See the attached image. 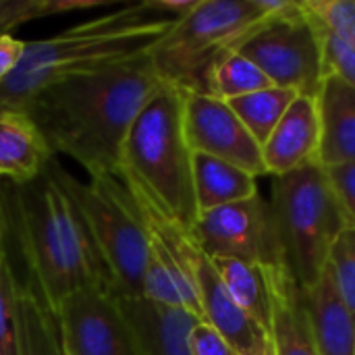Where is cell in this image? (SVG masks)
<instances>
[{
	"label": "cell",
	"mask_w": 355,
	"mask_h": 355,
	"mask_svg": "<svg viewBox=\"0 0 355 355\" xmlns=\"http://www.w3.org/2000/svg\"><path fill=\"white\" fill-rule=\"evenodd\" d=\"M166 85L150 56L54 83L37 92L23 114L54 154H67L89 177L116 175L121 146L144 106Z\"/></svg>",
	"instance_id": "obj_1"
},
{
	"label": "cell",
	"mask_w": 355,
	"mask_h": 355,
	"mask_svg": "<svg viewBox=\"0 0 355 355\" xmlns=\"http://www.w3.org/2000/svg\"><path fill=\"white\" fill-rule=\"evenodd\" d=\"M0 193L25 275L56 314L77 291H112L110 275L89 229L58 179L56 158L33 181L0 185Z\"/></svg>",
	"instance_id": "obj_2"
},
{
	"label": "cell",
	"mask_w": 355,
	"mask_h": 355,
	"mask_svg": "<svg viewBox=\"0 0 355 355\" xmlns=\"http://www.w3.org/2000/svg\"><path fill=\"white\" fill-rule=\"evenodd\" d=\"M177 19L156 10L150 0L77 23L58 35L25 42L12 75L0 83V112H23L42 89L79 75L98 73L148 54Z\"/></svg>",
	"instance_id": "obj_3"
},
{
	"label": "cell",
	"mask_w": 355,
	"mask_h": 355,
	"mask_svg": "<svg viewBox=\"0 0 355 355\" xmlns=\"http://www.w3.org/2000/svg\"><path fill=\"white\" fill-rule=\"evenodd\" d=\"M116 177L133 200L189 233L200 216L193 191V152L183 131V94L175 87L154 96L129 127Z\"/></svg>",
	"instance_id": "obj_4"
},
{
	"label": "cell",
	"mask_w": 355,
	"mask_h": 355,
	"mask_svg": "<svg viewBox=\"0 0 355 355\" xmlns=\"http://www.w3.org/2000/svg\"><path fill=\"white\" fill-rule=\"evenodd\" d=\"M285 4L287 0H200L148 52L152 69L181 94L214 96L212 75L218 62Z\"/></svg>",
	"instance_id": "obj_5"
},
{
	"label": "cell",
	"mask_w": 355,
	"mask_h": 355,
	"mask_svg": "<svg viewBox=\"0 0 355 355\" xmlns=\"http://www.w3.org/2000/svg\"><path fill=\"white\" fill-rule=\"evenodd\" d=\"M270 210L295 281L310 289L324 275L337 237L352 225L316 162L289 175L272 177Z\"/></svg>",
	"instance_id": "obj_6"
},
{
	"label": "cell",
	"mask_w": 355,
	"mask_h": 355,
	"mask_svg": "<svg viewBox=\"0 0 355 355\" xmlns=\"http://www.w3.org/2000/svg\"><path fill=\"white\" fill-rule=\"evenodd\" d=\"M58 179L75 200L112 281L114 297L141 300L150 260V235L144 214L116 175L81 183L58 164Z\"/></svg>",
	"instance_id": "obj_7"
},
{
	"label": "cell",
	"mask_w": 355,
	"mask_h": 355,
	"mask_svg": "<svg viewBox=\"0 0 355 355\" xmlns=\"http://www.w3.org/2000/svg\"><path fill=\"white\" fill-rule=\"evenodd\" d=\"M237 52L248 56L272 85L318 98L324 79L322 52L302 2H287L283 10L258 25Z\"/></svg>",
	"instance_id": "obj_8"
},
{
	"label": "cell",
	"mask_w": 355,
	"mask_h": 355,
	"mask_svg": "<svg viewBox=\"0 0 355 355\" xmlns=\"http://www.w3.org/2000/svg\"><path fill=\"white\" fill-rule=\"evenodd\" d=\"M6 237V212L0 200V355H67L58 314L27 275L15 272Z\"/></svg>",
	"instance_id": "obj_9"
},
{
	"label": "cell",
	"mask_w": 355,
	"mask_h": 355,
	"mask_svg": "<svg viewBox=\"0 0 355 355\" xmlns=\"http://www.w3.org/2000/svg\"><path fill=\"white\" fill-rule=\"evenodd\" d=\"M208 258H231L256 266H287L272 210L258 196L202 212L189 231Z\"/></svg>",
	"instance_id": "obj_10"
},
{
	"label": "cell",
	"mask_w": 355,
	"mask_h": 355,
	"mask_svg": "<svg viewBox=\"0 0 355 355\" xmlns=\"http://www.w3.org/2000/svg\"><path fill=\"white\" fill-rule=\"evenodd\" d=\"M183 131L191 152L225 160L252 177L268 175L262 146L225 100L183 94Z\"/></svg>",
	"instance_id": "obj_11"
},
{
	"label": "cell",
	"mask_w": 355,
	"mask_h": 355,
	"mask_svg": "<svg viewBox=\"0 0 355 355\" xmlns=\"http://www.w3.org/2000/svg\"><path fill=\"white\" fill-rule=\"evenodd\" d=\"M58 322L67 355H139L112 291L73 293L60 306Z\"/></svg>",
	"instance_id": "obj_12"
},
{
	"label": "cell",
	"mask_w": 355,
	"mask_h": 355,
	"mask_svg": "<svg viewBox=\"0 0 355 355\" xmlns=\"http://www.w3.org/2000/svg\"><path fill=\"white\" fill-rule=\"evenodd\" d=\"M193 279L202 304L204 322L220 333L237 355H270V335L248 314L227 291L212 260L196 245L191 256Z\"/></svg>",
	"instance_id": "obj_13"
},
{
	"label": "cell",
	"mask_w": 355,
	"mask_h": 355,
	"mask_svg": "<svg viewBox=\"0 0 355 355\" xmlns=\"http://www.w3.org/2000/svg\"><path fill=\"white\" fill-rule=\"evenodd\" d=\"M320 121L316 100L297 96L262 146L268 175L281 177L318 162Z\"/></svg>",
	"instance_id": "obj_14"
},
{
	"label": "cell",
	"mask_w": 355,
	"mask_h": 355,
	"mask_svg": "<svg viewBox=\"0 0 355 355\" xmlns=\"http://www.w3.org/2000/svg\"><path fill=\"white\" fill-rule=\"evenodd\" d=\"M266 277L272 300L270 341L275 355H320L312 333L304 287L287 266H268Z\"/></svg>",
	"instance_id": "obj_15"
},
{
	"label": "cell",
	"mask_w": 355,
	"mask_h": 355,
	"mask_svg": "<svg viewBox=\"0 0 355 355\" xmlns=\"http://www.w3.org/2000/svg\"><path fill=\"white\" fill-rule=\"evenodd\" d=\"M114 300L133 333L139 355H191L187 337L200 322L198 316L148 300Z\"/></svg>",
	"instance_id": "obj_16"
},
{
	"label": "cell",
	"mask_w": 355,
	"mask_h": 355,
	"mask_svg": "<svg viewBox=\"0 0 355 355\" xmlns=\"http://www.w3.org/2000/svg\"><path fill=\"white\" fill-rule=\"evenodd\" d=\"M320 121L318 164L355 162V89L337 75H324L316 98Z\"/></svg>",
	"instance_id": "obj_17"
},
{
	"label": "cell",
	"mask_w": 355,
	"mask_h": 355,
	"mask_svg": "<svg viewBox=\"0 0 355 355\" xmlns=\"http://www.w3.org/2000/svg\"><path fill=\"white\" fill-rule=\"evenodd\" d=\"M52 158L54 152L27 114L0 112V177L8 183H29Z\"/></svg>",
	"instance_id": "obj_18"
},
{
	"label": "cell",
	"mask_w": 355,
	"mask_h": 355,
	"mask_svg": "<svg viewBox=\"0 0 355 355\" xmlns=\"http://www.w3.org/2000/svg\"><path fill=\"white\" fill-rule=\"evenodd\" d=\"M304 293L318 354L355 355V314L341 300L329 268Z\"/></svg>",
	"instance_id": "obj_19"
},
{
	"label": "cell",
	"mask_w": 355,
	"mask_h": 355,
	"mask_svg": "<svg viewBox=\"0 0 355 355\" xmlns=\"http://www.w3.org/2000/svg\"><path fill=\"white\" fill-rule=\"evenodd\" d=\"M193 191L202 214L258 196V185L250 173L225 160L193 152Z\"/></svg>",
	"instance_id": "obj_20"
},
{
	"label": "cell",
	"mask_w": 355,
	"mask_h": 355,
	"mask_svg": "<svg viewBox=\"0 0 355 355\" xmlns=\"http://www.w3.org/2000/svg\"><path fill=\"white\" fill-rule=\"evenodd\" d=\"M210 260L218 270L227 291L237 302V306L243 312H248L270 335L272 300H270L266 268L241 260H231V258H210Z\"/></svg>",
	"instance_id": "obj_21"
},
{
	"label": "cell",
	"mask_w": 355,
	"mask_h": 355,
	"mask_svg": "<svg viewBox=\"0 0 355 355\" xmlns=\"http://www.w3.org/2000/svg\"><path fill=\"white\" fill-rule=\"evenodd\" d=\"M300 94L287 87L270 85L266 89L229 100L227 104L233 108V112L239 116V121L245 125V129L254 135V139L264 146V141L270 137L287 108L293 104V100Z\"/></svg>",
	"instance_id": "obj_22"
},
{
	"label": "cell",
	"mask_w": 355,
	"mask_h": 355,
	"mask_svg": "<svg viewBox=\"0 0 355 355\" xmlns=\"http://www.w3.org/2000/svg\"><path fill=\"white\" fill-rule=\"evenodd\" d=\"M270 85L272 81L248 56L237 50L227 54L212 75V92L225 102L266 89Z\"/></svg>",
	"instance_id": "obj_23"
},
{
	"label": "cell",
	"mask_w": 355,
	"mask_h": 355,
	"mask_svg": "<svg viewBox=\"0 0 355 355\" xmlns=\"http://www.w3.org/2000/svg\"><path fill=\"white\" fill-rule=\"evenodd\" d=\"M110 4V0H0V35L44 17L75 10H92Z\"/></svg>",
	"instance_id": "obj_24"
},
{
	"label": "cell",
	"mask_w": 355,
	"mask_h": 355,
	"mask_svg": "<svg viewBox=\"0 0 355 355\" xmlns=\"http://www.w3.org/2000/svg\"><path fill=\"white\" fill-rule=\"evenodd\" d=\"M327 268L333 283L345 302V306L355 314V225L352 223L341 231L331 248Z\"/></svg>",
	"instance_id": "obj_25"
},
{
	"label": "cell",
	"mask_w": 355,
	"mask_h": 355,
	"mask_svg": "<svg viewBox=\"0 0 355 355\" xmlns=\"http://www.w3.org/2000/svg\"><path fill=\"white\" fill-rule=\"evenodd\" d=\"M308 17H310L312 25L316 29V35H318L324 75H337L355 89V46L349 44L347 40L339 37L337 33H333L327 25H322L310 12H308Z\"/></svg>",
	"instance_id": "obj_26"
},
{
	"label": "cell",
	"mask_w": 355,
	"mask_h": 355,
	"mask_svg": "<svg viewBox=\"0 0 355 355\" xmlns=\"http://www.w3.org/2000/svg\"><path fill=\"white\" fill-rule=\"evenodd\" d=\"M141 300H148V302L162 306V308L185 310V302H183V295L177 287V281L173 279L168 268L152 252H150V260H148L146 275H144Z\"/></svg>",
	"instance_id": "obj_27"
},
{
	"label": "cell",
	"mask_w": 355,
	"mask_h": 355,
	"mask_svg": "<svg viewBox=\"0 0 355 355\" xmlns=\"http://www.w3.org/2000/svg\"><path fill=\"white\" fill-rule=\"evenodd\" d=\"M333 33L355 46V0H300Z\"/></svg>",
	"instance_id": "obj_28"
},
{
	"label": "cell",
	"mask_w": 355,
	"mask_h": 355,
	"mask_svg": "<svg viewBox=\"0 0 355 355\" xmlns=\"http://www.w3.org/2000/svg\"><path fill=\"white\" fill-rule=\"evenodd\" d=\"M331 189L335 191L347 218L355 225V162L322 166Z\"/></svg>",
	"instance_id": "obj_29"
},
{
	"label": "cell",
	"mask_w": 355,
	"mask_h": 355,
	"mask_svg": "<svg viewBox=\"0 0 355 355\" xmlns=\"http://www.w3.org/2000/svg\"><path fill=\"white\" fill-rule=\"evenodd\" d=\"M187 343L191 355H237V352L227 343V339L204 320H200L189 331Z\"/></svg>",
	"instance_id": "obj_30"
},
{
	"label": "cell",
	"mask_w": 355,
	"mask_h": 355,
	"mask_svg": "<svg viewBox=\"0 0 355 355\" xmlns=\"http://www.w3.org/2000/svg\"><path fill=\"white\" fill-rule=\"evenodd\" d=\"M25 52V42L17 40L15 35H0V83L6 81L17 64L21 62Z\"/></svg>",
	"instance_id": "obj_31"
},
{
	"label": "cell",
	"mask_w": 355,
	"mask_h": 355,
	"mask_svg": "<svg viewBox=\"0 0 355 355\" xmlns=\"http://www.w3.org/2000/svg\"><path fill=\"white\" fill-rule=\"evenodd\" d=\"M270 355H275V352H272V354H270Z\"/></svg>",
	"instance_id": "obj_32"
},
{
	"label": "cell",
	"mask_w": 355,
	"mask_h": 355,
	"mask_svg": "<svg viewBox=\"0 0 355 355\" xmlns=\"http://www.w3.org/2000/svg\"><path fill=\"white\" fill-rule=\"evenodd\" d=\"M0 200H2V196H0Z\"/></svg>",
	"instance_id": "obj_33"
}]
</instances>
